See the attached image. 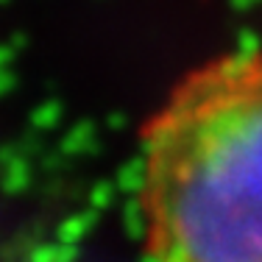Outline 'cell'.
Masks as SVG:
<instances>
[{
	"label": "cell",
	"mask_w": 262,
	"mask_h": 262,
	"mask_svg": "<svg viewBox=\"0 0 262 262\" xmlns=\"http://www.w3.org/2000/svg\"><path fill=\"white\" fill-rule=\"evenodd\" d=\"M151 262H262V51L198 64L142 131Z\"/></svg>",
	"instance_id": "6da1fadb"
}]
</instances>
